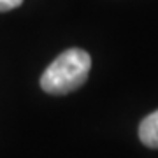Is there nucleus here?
Returning a JSON list of instances; mask_svg holds the SVG:
<instances>
[{"label": "nucleus", "instance_id": "1", "mask_svg": "<svg viewBox=\"0 0 158 158\" xmlns=\"http://www.w3.org/2000/svg\"><path fill=\"white\" fill-rule=\"evenodd\" d=\"M91 56L85 49L70 48L58 55L40 76V88L49 95H67L86 83Z\"/></svg>", "mask_w": 158, "mask_h": 158}, {"label": "nucleus", "instance_id": "2", "mask_svg": "<svg viewBox=\"0 0 158 158\" xmlns=\"http://www.w3.org/2000/svg\"><path fill=\"white\" fill-rule=\"evenodd\" d=\"M139 139L144 146L158 149V111L148 114L139 125Z\"/></svg>", "mask_w": 158, "mask_h": 158}, {"label": "nucleus", "instance_id": "3", "mask_svg": "<svg viewBox=\"0 0 158 158\" xmlns=\"http://www.w3.org/2000/svg\"><path fill=\"white\" fill-rule=\"evenodd\" d=\"M23 4V0H0V12L12 11Z\"/></svg>", "mask_w": 158, "mask_h": 158}]
</instances>
